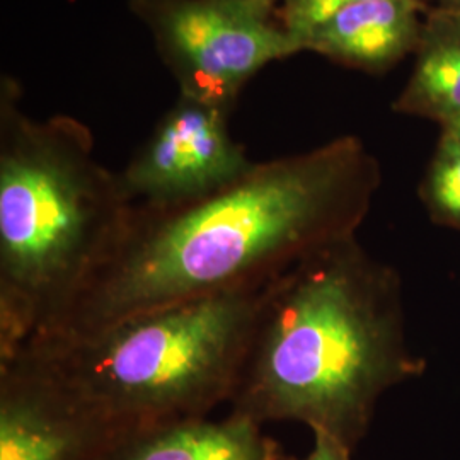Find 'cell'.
<instances>
[{
    "label": "cell",
    "instance_id": "obj_5",
    "mask_svg": "<svg viewBox=\"0 0 460 460\" xmlns=\"http://www.w3.org/2000/svg\"><path fill=\"white\" fill-rule=\"evenodd\" d=\"M181 96L230 111L264 66L304 49L263 0H130Z\"/></svg>",
    "mask_w": 460,
    "mask_h": 460
},
{
    "label": "cell",
    "instance_id": "obj_9",
    "mask_svg": "<svg viewBox=\"0 0 460 460\" xmlns=\"http://www.w3.org/2000/svg\"><path fill=\"white\" fill-rule=\"evenodd\" d=\"M421 0H368L331 17L304 43V51L343 66L378 72L418 49Z\"/></svg>",
    "mask_w": 460,
    "mask_h": 460
},
{
    "label": "cell",
    "instance_id": "obj_13",
    "mask_svg": "<svg viewBox=\"0 0 460 460\" xmlns=\"http://www.w3.org/2000/svg\"><path fill=\"white\" fill-rule=\"evenodd\" d=\"M283 460H351V450L326 433L314 431L313 450L305 457L298 459L285 456Z\"/></svg>",
    "mask_w": 460,
    "mask_h": 460
},
{
    "label": "cell",
    "instance_id": "obj_7",
    "mask_svg": "<svg viewBox=\"0 0 460 460\" xmlns=\"http://www.w3.org/2000/svg\"><path fill=\"white\" fill-rule=\"evenodd\" d=\"M118 431L26 355L0 363V460H94Z\"/></svg>",
    "mask_w": 460,
    "mask_h": 460
},
{
    "label": "cell",
    "instance_id": "obj_10",
    "mask_svg": "<svg viewBox=\"0 0 460 460\" xmlns=\"http://www.w3.org/2000/svg\"><path fill=\"white\" fill-rule=\"evenodd\" d=\"M416 49V66L394 110L447 125L460 116V11L428 17Z\"/></svg>",
    "mask_w": 460,
    "mask_h": 460
},
{
    "label": "cell",
    "instance_id": "obj_12",
    "mask_svg": "<svg viewBox=\"0 0 460 460\" xmlns=\"http://www.w3.org/2000/svg\"><path fill=\"white\" fill-rule=\"evenodd\" d=\"M362 2L368 0H283L279 7V19L304 49L305 40L331 17Z\"/></svg>",
    "mask_w": 460,
    "mask_h": 460
},
{
    "label": "cell",
    "instance_id": "obj_3",
    "mask_svg": "<svg viewBox=\"0 0 460 460\" xmlns=\"http://www.w3.org/2000/svg\"><path fill=\"white\" fill-rule=\"evenodd\" d=\"M132 208L84 123L31 119L2 93L0 363L66 313Z\"/></svg>",
    "mask_w": 460,
    "mask_h": 460
},
{
    "label": "cell",
    "instance_id": "obj_6",
    "mask_svg": "<svg viewBox=\"0 0 460 460\" xmlns=\"http://www.w3.org/2000/svg\"><path fill=\"white\" fill-rule=\"evenodd\" d=\"M229 111L181 96L119 172L133 205L172 207L229 186L252 167Z\"/></svg>",
    "mask_w": 460,
    "mask_h": 460
},
{
    "label": "cell",
    "instance_id": "obj_14",
    "mask_svg": "<svg viewBox=\"0 0 460 460\" xmlns=\"http://www.w3.org/2000/svg\"><path fill=\"white\" fill-rule=\"evenodd\" d=\"M444 133L460 140V116H457L456 119H452V121H448L447 125H444Z\"/></svg>",
    "mask_w": 460,
    "mask_h": 460
},
{
    "label": "cell",
    "instance_id": "obj_11",
    "mask_svg": "<svg viewBox=\"0 0 460 460\" xmlns=\"http://www.w3.org/2000/svg\"><path fill=\"white\" fill-rule=\"evenodd\" d=\"M427 197L435 214L460 227V140L447 133L431 163Z\"/></svg>",
    "mask_w": 460,
    "mask_h": 460
},
{
    "label": "cell",
    "instance_id": "obj_4",
    "mask_svg": "<svg viewBox=\"0 0 460 460\" xmlns=\"http://www.w3.org/2000/svg\"><path fill=\"white\" fill-rule=\"evenodd\" d=\"M268 287L186 300L77 336H38L17 353L119 429L210 416L229 404Z\"/></svg>",
    "mask_w": 460,
    "mask_h": 460
},
{
    "label": "cell",
    "instance_id": "obj_15",
    "mask_svg": "<svg viewBox=\"0 0 460 460\" xmlns=\"http://www.w3.org/2000/svg\"><path fill=\"white\" fill-rule=\"evenodd\" d=\"M444 9H454V11H460V0H442Z\"/></svg>",
    "mask_w": 460,
    "mask_h": 460
},
{
    "label": "cell",
    "instance_id": "obj_8",
    "mask_svg": "<svg viewBox=\"0 0 460 460\" xmlns=\"http://www.w3.org/2000/svg\"><path fill=\"white\" fill-rule=\"evenodd\" d=\"M281 445L263 427L230 411L123 428L94 460H283Z\"/></svg>",
    "mask_w": 460,
    "mask_h": 460
},
{
    "label": "cell",
    "instance_id": "obj_1",
    "mask_svg": "<svg viewBox=\"0 0 460 460\" xmlns=\"http://www.w3.org/2000/svg\"><path fill=\"white\" fill-rule=\"evenodd\" d=\"M378 180L362 140L340 137L254 163L195 201L133 205L79 296L33 338L85 334L135 314L268 285L305 256L355 237Z\"/></svg>",
    "mask_w": 460,
    "mask_h": 460
},
{
    "label": "cell",
    "instance_id": "obj_16",
    "mask_svg": "<svg viewBox=\"0 0 460 460\" xmlns=\"http://www.w3.org/2000/svg\"><path fill=\"white\" fill-rule=\"evenodd\" d=\"M263 2H268V4H271V5H275V7L279 9V4H281L283 0H263Z\"/></svg>",
    "mask_w": 460,
    "mask_h": 460
},
{
    "label": "cell",
    "instance_id": "obj_2",
    "mask_svg": "<svg viewBox=\"0 0 460 460\" xmlns=\"http://www.w3.org/2000/svg\"><path fill=\"white\" fill-rule=\"evenodd\" d=\"M410 370L394 277L351 237L270 283L230 411L261 427L298 421L353 452L378 397Z\"/></svg>",
    "mask_w": 460,
    "mask_h": 460
}]
</instances>
